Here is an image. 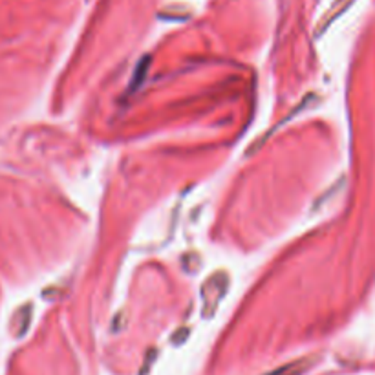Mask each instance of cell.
Here are the masks:
<instances>
[{"mask_svg":"<svg viewBox=\"0 0 375 375\" xmlns=\"http://www.w3.org/2000/svg\"><path fill=\"white\" fill-rule=\"evenodd\" d=\"M149 67H150L149 57H145L143 61H139L136 71H134L132 81H130V92H136V90L139 88L143 83H145V77H146V74H149Z\"/></svg>","mask_w":375,"mask_h":375,"instance_id":"1","label":"cell"},{"mask_svg":"<svg viewBox=\"0 0 375 375\" xmlns=\"http://www.w3.org/2000/svg\"><path fill=\"white\" fill-rule=\"evenodd\" d=\"M350 4H352V0H337L335 4H333V8H331V15L328 17L326 24H330L331 21H335V18L339 17V15L342 13V11H345Z\"/></svg>","mask_w":375,"mask_h":375,"instance_id":"3","label":"cell"},{"mask_svg":"<svg viewBox=\"0 0 375 375\" xmlns=\"http://www.w3.org/2000/svg\"><path fill=\"white\" fill-rule=\"evenodd\" d=\"M308 368V361H296L292 364H286V367L278 368V370L271 371L267 375H302Z\"/></svg>","mask_w":375,"mask_h":375,"instance_id":"2","label":"cell"}]
</instances>
